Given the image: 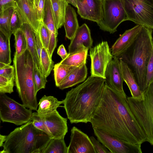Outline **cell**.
<instances>
[{"label": "cell", "mask_w": 153, "mask_h": 153, "mask_svg": "<svg viewBox=\"0 0 153 153\" xmlns=\"http://www.w3.org/2000/svg\"><path fill=\"white\" fill-rule=\"evenodd\" d=\"M35 39L36 48L40 61L41 51L43 47L38 29L36 32H35Z\"/></svg>", "instance_id": "43"}, {"label": "cell", "mask_w": 153, "mask_h": 153, "mask_svg": "<svg viewBox=\"0 0 153 153\" xmlns=\"http://www.w3.org/2000/svg\"><path fill=\"white\" fill-rule=\"evenodd\" d=\"M52 138L30 120L7 136L1 153H41Z\"/></svg>", "instance_id": "4"}, {"label": "cell", "mask_w": 153, "mask_h": 153, "mask_svg": "<svg viewBox=\"0 0 153 153\" xmlns=\"http://www.w3.org/2000/svg\"><path fill=\"white\" fill-rule=\"evenodd\" d=\"M23 23L17 12L15 9L10 20V29L13 34L17 30L21 28Z\"/></svg>", "instance_id": "38"}, {"label": "cell", "mask_w": 153, "mask_h": 153, "mask_svg": "<svg viewBox=\"0 0 153 153\" xmlns=\"http://www.w3.org/2000/svg\"><path fill=\"white\" fill-rule=\"evenodd\" d=\"M27 0L31 2H33V1L34 0Z\"/></svg>", "instance_id": "47"}, {"label": "cell", "mask_w": 153, "mask_h": 153, "mask_svg": "<svg viewBox=\"0 0 153 153\" xmlns=\"http://www.w3.org/2000/svg\"><path fill=\"white\" fill-rule=\"evenodd\" d=\"M57 53L61 57L62 60L65 59L68 55V53L63 44L59 46L57 50Z\"/></svg>", "instance_id": "44"}, {"label": "cell", "mask_w": 153, "mask_h": 153, "mask_svg": "<svg viewBox=\"0 0 153 153\" xmlns=\"http://www.w3.org/2000/svg\"><path fill=\"white\" fill-rule=\"evenodd\" d=\"M15 9L18 13L23 24L27 23L36 32L40 22L33 6V2L27 0H17Z\"/></svg>", "instance_id": "17"}, {"label": "cell", "mask_w": 153, "mask_h": 153, "mask_svg": "<svg viewBox=\"0 0 153 153\" xmlns=\"http://www.w3.org/2000/svg\"><path fill=\"white\" fill-rule=\"evenodd\" d=\"M94 135L111 153H141V145L124 141L99 129L93 128Z\"/></svg>", "instance_id": "11"}, {"label": "cell", "mask_w": 153, "mask_h": 153, "mask_svg": "<svg viewBox=\"0 0 153 153\" xmlns=\"http://www.w3.org/2000/svg\"><path fill=\"white\" fill-rule=\"evenodd\" d=\"M88 51L85 50L68 54L65 59L59 63L61 65L76 67L86 64Z\"/></svg>", "instance_id": "26"}, {"label": "cell", "mask_w": 153, "mask_h": 153, "mask_svg": "<svg viewBox=\"0 0 153 153\" xmlns=\"http://www.w3.org/2000/svg\"><path fill=\"white\" fill-rule=\"evenodd\" d=\"M119 59L123 79L130 90L132 97L136 99H142L143 92L140 90L133 72L126 63Z\"/></svg>", "instance_id": "19"}, {"label": "cell", "mask_w": 153, "mask_h": 153, "mask_svg": "<svg viewBox=\"0 0 153 153\" xmlns=\"http://www.w3.org/2000/svg\"><path fill=\"white\" fill-rule=\"evenodd\" d=\"M153 82V49L147 68L146 84L147 87Z\"/></svg>", "instance_id": "40"}, {"label": "cell", "mask_w": 153, "mask_h": 153, "mask_svg": "<svg viewBox=\"0 0 153 153\" xmlns=\"http://www.w3.org/2000/svg\"><path fill=\"white\" fill-rule=\"evenodd\" d=\"M64 26L65 36L71 40L79 26L75 10L70 5L66 9Z\"/></svg>", "instance_id": "23"}, {"label": "cell", "mask_w": 153, "mask_h": 153, "mask_svg": "<svg viewBox=\"0 0 153 153\" xmlns=\"http://www.w3.org/2000/svg\"><path fill=\"white\" fill-rule=\"evenodd\" d=\"M105 82L104 79L91 76L66 93L63 107L71 123L91 122L100 101Z\"/></svg>", "instance_id": "2"}, {"label": "cell", "mask_w": 153, "mask_h": 153, "mask_svg": "<svg viewBox=\"0 0 153 153\" xmlns=\"http://www.w3.org/2000/svg\"><path fill=\"white\" fill-rule=\"evenodd\" d=\"M13 34L15 40V54L19 56L27 49V40L24 33L21 28L17 30Z\"/></svg>", "instance_id": "30"}, {"label": "cell", "mask_w": 153, "mask_h": 153, "mask_svg": "<svg viewBox=\"0 0 153 153\" xmlns=\"http://www.w3.org/2000/svg\"><path fill=\"white\" fill-rule=\"evenodd\" d=\"M127 20L153 30V0H121Z\"/></svg>", "instance_id": "7"}, {"label": "cell", "mask_w": 153, "mask_h": 153, "mask_svg": "<svg viewBox=\"0 0 153 153\" xmlns=\"http://www.w3.org/2000/svg\"><path fill=\"white\" fill-rule=\"evenodd\" d=\"M55 24L58 30L64 25L66 9L69 3L66 0H50Z\"/></svg>", "instance_id": "24"}, {"label": "cell", "mask_w": 153, "mask_h": 153, "mask_svg": "<svg viewBox=\"0 0 153 153\" xmlns=\"http://www.w3.org/2000/svg\"><path fill=\"white\" fill-rule=\"evenodd\" d=\"M67 153H96L90 137L75 126L71 130Z\"/></svg>", "instance_id": "13"}, {"label": "cell", "mask_w": 153, "mask_h": 153, "mask_svg": "<svg viewBox=\"0 0 153 153\" xmlns=\"http://www.w3.org/2000/svg\"><path fill=\"white\" fill-rule=\"evenodd\" d=\"M90 138L96 153H111L104 145L97 140L93 136H91Z\"/></svg>", "instance_id": "41"}, {"label": "cell", "mask_w": 153, "mask_h": 153, "mask_svg": "<svg viewBox=\"0 0 153 153\" xmlns=\"http://www.w3.org/2000/svg\"><path fill=\"white\" fill-rule=\"evenodd\" d=\"M62 104H63V100L59 101L53 96L44 95L39 101L37 112L42 115L51 114L56 111Z\"/></svg>", "instance_id": "25"}, {"label": "cell", "mask_w": 153, "mask_h": 153, "mask_svg": "<svg viewBox=\"0 0 153 153\" xmlns=\"http://www.w3.org/2000/svg\"><path fill=\"white\" fill-rule=\"evenodd\" d=\"M103 18L97 24L101 30L113 33L127 17L121 0H103Z\"/></svg>", "instance_id": "9"}, {"label": "cell", "mask_w": 153, "mask_h": 153, "mask_svg": "<svg viewBox=\"0 0 153 153\" xmlns=\"http://www.w3.org/2000/svg\"><path fill=\"white\" fill-rule=\"evenodd\" d=\"M76 67L61 65L59 63L55 64L53 71L56 86L58 87L60 83Z\"/></svg>", "instance_id": "32"}, {"label": "cell", "mask_w": 153, "mask_h": 153, "mask_svg": "<svg viewBox=\"0 0 153 153\" xmlns=\"http://www.w3.org/2000/svg\"><path fill=\"white\" fill-rule=\"evenodd\" d=\"M0 76L9 78H15L14 67L0 62Z\"/></svg>", "instance_id": "37"}, {"label": "cell", "mask_w": 153, "mask_h": 153, "mask_svg": "<svg viewBox=\"0 0 153 153\" xmlns=\"http://www.w3.org/2000/svg\"><path fill=\"white\" fill-rule=\"evenodd\" d=\"M69 4H70L75 7H77L76 0H66Z\"/></svg>", "instance_id": "46"}, {"label": "cell", "mask_w": 153, "mask_h": 153, "mask_svg": "<svg viewBox=\"0 0 153 153\" xmlns=\"http://www.w3.org/2000/svg\"><path fill=\"white\" fill-rule=\"evenodd\" d=\"M14 10V7H11L0 13V31L10 38L13 34L10 29V23Z\"/></svg>", "instance_id": "28"}, {"label": "cell", "mask_w": 153, "mask_h": 153, "mask_svg": "<svg viewBox=\"0 0 153 153\" xmlns=\"http://www.w3.org/2000/svg\"><path fill=\"white\" fill-rule=\"evenodd\" d=\"M7 136L3 135L1 134L0 135V146H2L4 142H5Z\"/></svg>", "instance_id": "45"}, {"label": "cell", "mask_w": 153, "mask_h": 153, "mask_svg": "<svg viewBox=\"0 0 153 153\" xmlns=\"http://www.w3.org/2000/svg\"><path fill=\"white\" fill-rule=\"evenodd\" d=\"M42 116L51 138H64L68 131L67 119L61 116L57 110L53 113Z\"/></svg>", "instance_id": "14"}, {"label": "cell", "mask_w": 153, "mask_h": 153, "mask_svg": "<svg viewBox=\"0 0 153 153\" xmlns=\"http://www.w3.org/2000/svg\"><path fill=\"white\" fill-rule=\"evenodd\" d=\"M64 138H51L41 153H67Z\"/></svg>", "instance_id": "29"}, {"label": "cell", "mask_w": 153, "mask_h": 153, "mask_svg": "<svg viewBox=\"0 0 153 153\" xmlns=\"http://www.w3.org/2000/svg\"><path fill=\"white\" fill-rule=\"evenodd\" d=\"M93 40L91 31L85 23L79 26L73 38L71 40L68 46V54L90 49L92 46Z\"/></svg>", "instance_id": "15"}, {"label": "cell", "mask_w": 153, "mask_h": 153, "mask_svg": "<svg viewBox=\"0 0 153 153\" xmlns=\"http://www.w3.org/2000/svg\"><path fill=\"white\" fill-rule=\"evenodd\" d=\"M13 62L15 85L22 104L32 110L37 111L38 104L33 79L34 64L32 56L27 49L19 56L15 54Z\"/></svg>", "instance_id": "5"}, {"label": "cell", "mask_w": 153, "mask_h": 153, "mask_svg": "<svg viewBox=\"0 0 153 153\" xmlns=\"http://www.w3.org/2000/svg\"><path fill=\"white\" fill-rule=\"evenodd\" d=\"M81 17L99 23L103 18V0H76Z\"/></svg>", "instance_id": "12"}, {"label": "cell", "mask_w": 153, "mask_h": 153, "mask_svg": "<svg viewBox=\"0 0 153 153\" xmlns=\"http://www.w3.org/2000/svg\"><path fill=\"white\" fill-rule=\"evenodd\" d=\"M43 22L46 26L49 31L50 39L49 46L54 48L57 45L58 30L55 24L50 0H45Z\"/></svg>", "instance_id": "21"}, {"label": "cell", "mask_w": 153, "mask_h": 153, "mask_svg": "<svg viewBox=\"0 0 153 153\" xmlns=\"http://www.w3.org/2000/svg\"><path fill=\"white\" fill-rule=\"evenodd\" d=\"M45 0H34L33 6L40 22H43Z\"/></svg>", "instance_id": "39"}, {"label": "cell", "mask_w": 153, "mask_h": 153, "mask_svg": "<svg viewBox=\"0 0 153 153\" xmlns=\"http://www.w3.org/2000/svg\"><path fill=\"white\" fill-rule=\"evenodd\" d=\"M91 59V76L105 79L107 66L114 56L111 53L108 43L102 41L90 50Z\"/></svg>", "instance_id": "10"}, {"label": "cell", "mask_w": 153, "mask_h": 153, "mask_svg": "<svg viewBox=\"0 0 153 153\" xmlns=\"http://www.w3.org/2000/svg\"><path fill=\"white\" fill-rule=\"evenodd\" d=\"M31 120L36 128L45 133L51 138V134L42 115L39 114L37 112H33Z\"/></svg>", "instance_id": "34"}, {"label": "cell", "mask_w": 153, "mask_h": 153, "mask_svg": "<svg viewBox=\"0 0 153 153\" xmlns=\"http://www.w3.org/2000/svg\"><path fill=\"white\" fill-rule=\"evenodd\" d=\"M40 62L43 74L47 77L54 68V63L48 49L44 47H43L42 50Z\"/></svg>", "instance_id": "31"}, {"label": "cell", "mask_w": 153, "mask_h": 153, "mask_svg": "<svg viewBox=\"0 0 153 153\" xmlns=\"http://www.w3.org/2000/svg\"><path fill=\"white\" fill-rule=\"evenodd\" d=\"M14 82L15 78L9 79L0 76V93L13 92Z\"/></svg>", "instance_id": "35"}, {"label": "cell", "mask_w": 153, "mask_h": 153, "mask_svg": "<svg viewBox=\"0 0 153 153\" xmlns=\"http://www.w3.org/2000/svg\"><path fill=\"white\" fill-rule=\"evenodd\" d=\"M33 79L34 82L36 93L41 89L45 88L47 81L46 78L42 73L37 67L34 65L33 72Z\"/></svg>", "instance_id": "33"}, {"label": "cell", "mask_w": 153, "mask_h": 153, "mask_svg": "<svg viewBox=\"0 0 153 153\" xmlns=\"http://www.w3.org/2000/svg\"><path fill=\"white\" fill-rule=\"evenodd\" d=\"M152 32L153 29L142 26L134 43L118 58L126 63L131 70L143 92L147 88V68L153 49Z\"/></svg>", "instance_id": "3"}, {"label": "cell", "mask_w": 153, "mask_h": 153, "mask_svg": "<svg viewBox=\"0 0 153 153\" xmlns=\"http://www.w3.org/2000/svg\"><path fill=\"white\" fill-rule=\"evenodd\" d=\"M105 82L110 87L120 93H125L124 81L121 71L120 60L115 56L108 64L105 71Z\"/></svg>", "instance_id": "18"}, {"label": "cell", "mask_w": 153, "mask_h": 153, "mask_svg": "<svg viewBox=\"0 0 153 153\" xmlns=\"http://www.w3.org/2000/svg\"><path fill=\"white\" fill-rule=\"evenodd\" d=\"M10 39L0 31V62L7 65L12 61Z\"/></svg>", "instance_id": "27"}, {"label": "cell", "mask_w": 153, "mask_h": 153, "mask_svg": "<svg viewBox=\"0 0 153 153\" xmlns=\"http://www.w3.org/2000/svg\"><path fill=\"white\" fill-rule=\"evenodd\" d=\"M17 0H0V13L6 9L15 6Z\"/></svg>", "instance_id": "42"}, {"label": "cell", "mask_w": 153, "mask_h": 153, "mask_svg": "<svg viewBox=\"0 0 153 153\" xmlns=\"http://www.w3.org/2000/svg\"><path fill=\"white\" fill-rule=\"evenodd\" d=\"M142 26L137 25L126 30L117 40L112 46L111 53L119 58L131 46L142 28Z\"/></svg>", "instance_id": "16"}, {"label": "cell", "mask_w": 153, "mask_h": 153, "mask_svg": "<svg viewBox=\"0 0 153 153\" xmlns=\"http://www.w3.org/2000/svg\"><path fill=\"white\" fill-rule=\"evenodd\" d=\"M33 113L31 110L26 108L23 104L5 94L0 93V118L2 122L23 125L31 120Z\"/></svg>", "instance_id": "8"}, {"label": "cell", "mask_w": 153, "mask_h": 153, "mask_svg": "<svg viewBox=\"0 0 153 153\" xmlns=\"http://www.w3.org/2000/svg\"><path fill=\"white\" fill-rule=\"evenodd\" d=\"M90 123L93 128L131 143L141 145L147 142L145 134L129 108L126 94L115 90L106 82Z\"/></svg>", "instance_id": "1"}, {"label": "cell", "mask_w": 153, "mask_h": 153, "mask_svg": "<svg viewBox=\"0 0 153 153\" xmlns=\"http://www.w3.org/2000/svg\"><path fill=\"white\" fill-rule=\"evenodd\" d=\"M21 29L24 33L27 40V48L33 58L34 65L43 74L37 52L35 42V32L27 23H23Z\"/></svg>", "instance_id": "22"}, {"label": "cell", "mask_w": 153, "mask_h": 153, "mask_svg": "<svg viewBox=\"0 0 153 153\" xmlns=\"http://www.w3.org/2000/svg\"><path fill=\"white\" fill-rule=\"evenodd\" d=\"M38 30L41 39L43 47L48 50L50 39L48 30L46 26L43 22H40Z\"/></svg>", "instance_id": "36"}, {"label": "cell", "mask_w": 153, "mask_h": 153, "mask_svg": "<svg viewBox=\"0 0 153 153\" xmlns=\"http://www.w3.org/2000/svg\"><path fill=\"white\" fill-rule=\"evenodd\" d=\"M87 70L86 64L75 67L60 83L58 87L63 90L84 82L87 77Z\"/></svg>", "instance_id": "20"}, {"label": "cell", "mask_w": 153, "mask_h": 153, "mask_svg": "<svg viewBox=\"0 0 153 153\" xmlns=\"http://www.w3.org/2000/svg\"><path fill=\"white\" fill-rule=\"evenodd\" d=\"M142 99L127 97L129 108L145 133L147 142L153 146V82L143 92Z\"/></svg>", "instance_id": "6"}]
</instances>
